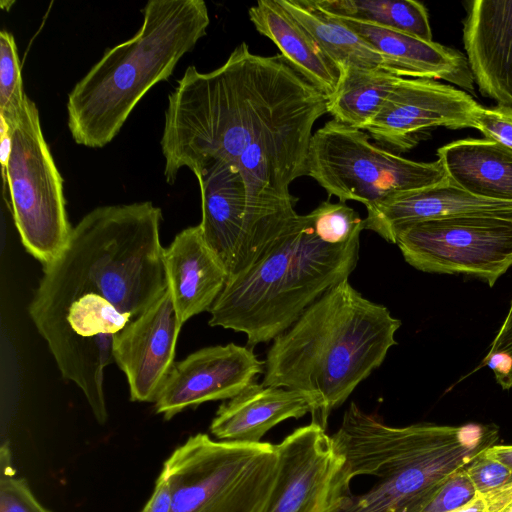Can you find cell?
<instances>
[{
  "label": "cell",
  "mask_w": 512,
  "mask_h": 512,
  "mask_svg": "<svg viewBox=\"0 0 512 512\" xmlns=\"http://www.w3.org/2000/svg\"><path fill=\"white\" fill-rule=\"evenodd\" d=\"M400 326L386 306L368 300L345 279L273 340L262 384L311 395L318 404L315 422L325 428L331 411L397 344Z\"/></svg>",
  "instance_id": "cell-3"
},
{
  "label": "cell",
  "mask_w": 512,
  "mask_h": 512,
  "mask_svg": "<svg viewBox=\"0 0 512 512\" xmlns=\"http://www.w3.org/2000/svg\"><path fill=\"white\" fill-rule=\"evenodd\" d=\"M248 14L255 29L278 47L301 76L328 98L337 91L342 70L277 0H260L249 8Z\"/></svg>",
  "instance_id": "cell-20"
},
{
  "label": "cell",
  "mask_w": 512,
  "mask_h": 512,
  "mask_svg": "<svg viewBox=\"0 0 512 512\" xmlns=\"http://www.w3.org/2000/svg\"><path fill=\"white\" fill-rule=\"evenodd\" d=\"M318 404L308 394L255 381L222 403L210 425L218 439L239 443H259L274 426L289 418L317 415Z\"/></svg>",
  "instance_id": "cell-19"
},
{
  "label": "cell",
  "mask_w": 512,
  "mask_h": 512,
  "mask_svg": "<svg viewBox=\"0 0 512 512\" xmlns=\"http://www.w3.org/2000/svg\"><path fill=\"white\" fill-rule=\"evenodd\" d=\"M327 13L432 40L426 7L415 0H316Z\"/></svg>",
  "instance_id": "cell-24"
},
{
  "label": "cell",
  "mask_w": 512,
  "mask_h": 512,
  "mask_svg": "<svg viewBox=\"0 0 512 512\" xmlns=\"http://www.w3.org/2000/svg\"><path fill=\"white\" fill-rule=\"evenodd\" d=\"M488 366L495 375L496 382L504 390L512 388V358L503 352L487 354L480 367Z\"/></svg>",
  "instance_id": "cell-32"
},
{
  "label": "cell",
  "mask_w": 512,
  "mask_h": 512,
  "mask_svg": "<svg viewBox=\"0 0 512 512\" xmlns=\"http://www.w3.org/2000/svg\"><path fill=\"white\" fill-rule=\"evenodd\" d=\"M401 78L380 69L346 68L337 91L328 98L327 113L337 122L364 131Z\"/></svg>",
  "instance_id": "cell-23"
},
{
  "label": "cell",
  "mask_w": 512,
  "mask_h": 512,
  "mask_svg": "<svg viewBox=\"0 0 512 512\" xmlns=\"http://www.w3.org/2000/svg\"><path fill=\"white\" fill-rule=\"evenodd\" d=\"M451 512H489V511H488V506H487L485 499L481 495L477 494V496L473 500H471L464 506H462L454 511H451Z\"/></svg>",
  "instance_id": "cell-35"
},
{
  "label": "cell",
  "mask_w": 512,
  "mask_h": 512,
  "mask_svg": "<svg viewBox=\"0 0 512 512\" xmlns=\"http://www.w3.org/2000/svg\"><path fill=\"white\" fill-rule=\"evenodd\" d=\"M130 39L108 49L68 95L74 141L102 148L118 134L140 99L170 77L179 60L206 35L203 0H150Z\"/></svg>",
  "instance_id": "cell-4"
},
{
  "label": "cell",
  "mask_w": 512,
  "mask_h": 512,
  "mask_svg": "<svg viewBox=\"0 0 512 512\" xmlns=\"http://www.w3.org/2000/svg\"><path fill=\"white\" fill-rule=\"evenodd\" d=\"M27 98L14 36L2 30L0 32V121L8 125L13 123Z\"/></svg>",
  "instance_id": "cell-26"
},
{
  "label": "cell",
  "mask_w": 512,
  "mask_h": 512,
  "mask_svg": "<svg viewBox=\"0 0 512 512\" xmlns=\"http://www.w3.org/2000/svg\"><path fill=\"white\" fill-rule=\"evenodd\" d=\"M0 512H52L35 498L24 479L15 476L8 444L0 450Z\"/></svg>",
  "instance_id": "cell-28"
},
{
  "label": "cell",
  "mask_w": 512,
  "mask_h": 512,
  "mask_svg": "<svg viewBox=\"0 0 512 512\" xmlns=\"http://www.w3.org/2000/svg\"><path fill=\"white\" fill-rule=\"evenodd\" d=\"M275 446L277 475L262 512H327L341 496L343 458L325 428L312 421Z\"/></svg>",
  "instance_id": "cell-11"
},
{
  "label": "cell",
  "mask_w": 512,
  "mask_h": 512,
  "mask_svg": "<svg viewBox=\"0 0 512 512\" xmlns=\"http://www.w3.org/2000/svg\"><path fill=\"white\" fill-rule=\"evenodd\" d=\"M343 70L380 69L397 75L393 64L342 20L324 11L316 0H277ZM398 76V75H397Z\"/></svg>",
  "instance_id": "cell-22"
},
{
  "label": "cell",
  "mask_w": 512,
  "mask_h": 512,
  "mask_svg": "<svg viewBox=\"0 0 512 512\" xmlns=\"http://www.w3.org/2000/svg\"><path fill=\"white\" fill-rule=\"evenodd\" d=\"M171 507V485L167 475L162 470L156 480L153 493L140 512H170Z\"/></svg>",
  "instance_id": "cell-31"
},
{
  "label": "cell",
  "mask_w": 512,
  "mask_h": 512,
  "mask_svg": "<svg viewBox=\"0 0 512 512\" xmlns=\"http://www.w3.org/2000/svg\"><path fill=\"white\" fill-rule=\"evenodd\" d=\"M395 244L417 270L463 274L493 287L512 266V216L468 215L410 225Z\"/></svg>",
  "instance_id": "cell-9"
},
{
  "label": "cell",
  "mask_w": 512,
  "mask_h": 512,
  "mask_svg": "<svg viewBox=\"0 0 512 512\" xmlns=\"http://www.w3.org/2000/svg\"><path fill=\"white\" fill-rule=\"evenodd\" d=\"M357 236L342 245L322 242L308 214L299 215L267 253L229 279L208 311L209 325L247 336V345L273 341L327 290L354 271Z\"/></svg>",
  "instance_id": "cell-5"
},
{
  "label": "cell",
  "mask_w": 512,
  "mask_h": 512,
  "mask_svg": "<svg viewBox=\"0 0 512 512\" xmlns=\"http://www.w3.org/2000/svg\"><path fill=\"white\" fill-rule=\"evenodd\" d=\"M181 327L167 287L142 315L115 337L114 363L126 376L132 401H155L175 363Z\"/></svg>",
  "instance_id": "cell-14"
},
{
  "label": "cell",
  "mask_w": 512,
  "mask_h": 512,
  "mask_svg": "<svg viewBox=\"0 0 512 512\" xmlns=\"http://www.w3.org/2000/svg\"><path fill=\"white\" fill-rule=\"evenodd\" d=\"M477 496L464 467L452 473L421 512H451Z\"/></svg>",
  "instance_id": "cell-29"
},
{
  "label": "cell",
  "mask_w": 512,
  "mask_h": 512,
  "mask_svg": "<svg viewBox=\"0 0 512 512\" xmlns=\"http://www.w3.org/2000/svg\"><path fill=\"white\" fill-rule=\"evenodd\" d=\"M468 215L512 216V202L475 196L453 183L396 195L367 210L364 229L395 244L396 234L422 221Z\"/></svg>",
  "instance_id": "cell-16"
},
{
  "label": "cell",
  "mask_w": 512,
  "mask_h": 512,
  "mask_svg": "<svg viewBox=\"0 0 512 512\" xmlns=\"http://www.w3.org/2000/svg\"><path fill=\"white\" fill-rule=\"evenodd\" d=\"M9 126L12 145L2 175L21 242L44 266L60 254L72 230L63 180L44 139L33 101L27 98Z\"/></svg>",
  "instance_id": "cell-8"
},
{
  "label": "cell",
  "mask_w": 512,
  "mask_h": 512,
  "mask_svg": "<svg viewBox=\"0 0 512 512\" xmlns=\"http://www.w3.org/2000/svg\"><path fill=\"white\" fill-rule=\"evenodd\" d=\"M315 235L329 245H342L360 236L364 221L344 202H322L309 214Z\"/></svg>",
  "instance_id": "cell-27"
},
{
  "label": "cell",
  "mask_w": 512,
  "mask_h": 512,
  "mask_svg": "<svg viewBox=\"0 0 512 512\" xmlns=\"http://www.w3.org/2000/svg\"><path fill=\"white\" fill-rule=\"evenodd\" d=\"M479 106L470 94L451 85L403 77L365 131L381 147L407 152L437 127L476 129Z\"/></svg>",
  "instance_id": "cell-10"
},
{
  "label": "cell",
  "mask_w": 512,
  "mask_h": 512,
  "mask_svg": "<svg viewBox=\"0 0 512 512\" xmlns=\"http://www.w3.org/2000/svg\"><path fill=\"white\" fill-rule=\"evenodd\" d=\"M337 18L389 60L398 76L445 80L476 96L474 77L461 51L398 30Z\"/></svg>",
  "instance_id": "cell-17"
},
{
  "label": "cell",
  "mask_w": 512,
  "mask_h": 512,
  "mask_svg": "<svg viewBox=\"0 0 512 512\" xmlns=\"http://www.w3.org/2000/svg\"><path fill=\"white\" fill-rule=\"evenodd\" d=\"M449 179L471 194L512 202V149L488 139H462L437 150Z\"/></svg>",
  "instance_id": "cell-21"
},
{
  "label": "cell",
  "mask_w": 512,
  "mask_h": 512,
  "mask_svg": "<svg viewBox=\"0 0 512 512\" xmlns=\"http://www.w3.org/2000/svg\"><path fill=\"white\" fill-rule=\"evenodd\" d=\"M264 373L253 348L229 343L201 348L175 362L164 379L155 410L166 420L189 407L228 400Z\"/></svg>",
  "instance_id": "cell-12"
},
{
  "label": "cell",
  "mask_w": 512,
  "mask_h": 512,
  "mask_svg": "<svg viewBox=\"0 0 512 512\" xmlns=\"http://www.w3.org/2000/svg\"><path fill=\"white\" fill-rule=\"evenodd\" d=\"M476 129L486 139L496 141L512 149V107L497 105L485 108L479 106L475 111Z\"/></svg>",
  "instance_id": "cell-30"
},
{
  "label": "cell",
  "mask_w": 512,
  "mask_h": 512,
  "mask_svg": "<svg viewBox=\"0 0 512 512\" xmlns=\"http://www.w3.org/2000/svg\"><path fill=\"white\" fill-rule=\"evenodd\" d=\"M161 218L150 201L93 209L43 266L29 306L62 377L80 388L100 424L114 339L168 287Z\"/></svg>",
  "instance_id": "cell-1"
},
{
  "label": "cell",
  "mask_w": 512,
  "mask_h": 512,
  "mask_svg": "<svg viewBox=\"0 0 512 512\" xmlns=\"http://www.w3.org/2000/svg\"><path fill=\"white\" fill-rule=\"evenodd\" d=\"M477 494L481 495L489 512H503L512 503V470L486 457L482 452L465 467Z\"/></svg>",
  "instance_id": "cell-25"
},
{
  "label": "cell",
  "mask_w": 512,
  "mask_h": 512,
  "mask_svg": "<svg viewBox=\"0 0 512 512\" xmlns=\"http://www.w3.org/2000/svg\"><path fill=\"white\" fill-rule=\"evenodd\" d=\"M503 512H512V503Z\"/></svg>",
  "instance_id": "cell-36"
},
{
  "label": "cell",
  "mask_w": 512,
  "mask_h": 512,
  "mask_svg": "<svg viewBox=\"0 0 512 512\" xmlns=\"http://www.w3.org/2000/svg\"><path fill=\"white\" fill-rule=\"evenodd\" d=\"M342 493L327 512H421L448 477L495 445V425L392 427L351 403L331 436Z\"/></svg>",
  "instance_id": "cell-2"
},
{
  "label": "cell",
  "mask_w": 512,
  "mask_h": 512,
  "mask_svg": "<svg viewBox=\"0 0 512 512\" xmlns=\"http://www.w3.org/2000/svg\"><path fill=\"white\" fill-rule=\"evenodd\" d=\"M503 352L512 358V299L508 313L489 346L487 354Z\"/></svg>",
  "instance_id": "cell-33"
},
{
  "label": "cell",
  "mask_w": 512,
  "mask_h": 512,
  "mask_svg": "<svg viewBox=\"0 0 512 512\" xmlns=\"http://www.w3.org/2000/svg\"><path fill=\"white\" fill-rule=\"evenodd\" d=\"M307 176L340 202L358 201L367 210L396 195L448 180L439 159H406L372 143L363 130L335 120L312 135Z\"/></svg>",
  "instance_id": "cell-7"
},
{
  "label": "cell",
  "mask_w": 512,
  "mask_h": 512,
  "mask_svg": "<svg viewBox=\"0 0 512 512\" xmlns=\"http://www.w3.org/2000/svg\"><path fill=\"white\" fill-rule=\"evenodd\" d=\"M164 265L181 325L193 316L209 311L228 280L199 225L182 230L164 248Z\"/></svg>",
  "instance_id": "cell-18"
},
{
  "label": "cell",
  "mask_w": 512,
  "mask_h": 512,
  "mask_svg": "<svg viewBox=\"0 0 512 512\" xmlns=\"http://www.w3.org/2000/svg\"><path fill=\"white\" fill-rule=\"evenodd\" d=\"M463 44L482 96L512 107V0L464 2Z\"/></svg>",
  "instance_id": "cell-15"
},
{
  "label": "cell",
  "mask_w": 512,
  "mask_h": 512,
  "mask_svg": "<svg viewBox=\"0 0 512 512\" xmlns=\"http://www.w3.org/2000/svg\"><path fill=\"white\" fill-rule=\"evenodd\" d=\"M482 453L512 470V445H492Z\"/></svg>",
  "instance_id": "cell-34"
},
{
  "label": "cell",
  "mask_w": 512,
  "mask_h": 512,
  "mask_svg": "<svg viewBox=\"0 0 512 512\" xmlns=\"http://www.w3.org/2000/svg\"><path fill=\"white\" fill-rule=\"evenodd\" d=\"M277 469L273 444L190 436L163 464L172 491L170 512H262Z\"/></svg>",
  "instance_id": "cell-6"
},
{
  "label": "cell",
  "mask_w": 512,
  "mask_h": 512,
  "mask_svg": "<svg viewBox=\"0 0 512 512\" xmlns=\"http://www.w3.org/2000/svg\"><path fill=\"white\" fill-rule=\"evenodd\" d=\"M195 176L201 192L199 226L229 280L261 259L251 230L244 180L237 168L224 162L210 163Z\"/></svg>",
  "instance_id": "cell-13"
}]
</instances>
